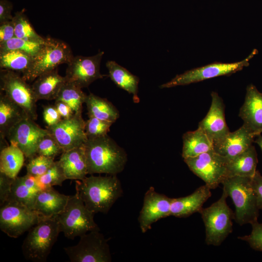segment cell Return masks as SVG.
Masks as SVG:
<instances>
[{
  "label": "cell",
  "mask_w": 262,
  "mask_h": 262,
  "mask_svg": "<svg viewBox=\"0 0 262 262\" xmlns=\"http://www.w3.org/2000/svg\"><path fill=\"white\" fill-rule=\"evenodd\" d=\"M69 196L59 193L53 187L41 190L36 196L33 210L43 217L56 216L64 210Z\"/></svg>",
  "instance_id": "44dd1931"
},
{
  "label": "cell",
  "mask_w": 262,
  "mask_h": 262,
  "mask_svg": "<svg viewBox=\"0 0 262 262\" xmlns=\"http://www.w3.org/2000/svg\"><path fill=\"white\" fill-rule=\"evenodd\" d=\"M251 178L233 176L227 178L222 182L223 190L231 198L234 204V220L240 226L258 221L259 209Z\"/></svg>",
  "instance_id": "277c9868"
},
{
  "label": "cell",
  "mask_w": 262,
  "mask_h": 262,
  "mask_svg": "<svg viewBox=\"0 0 262 262\" xmlns=\"http://www.w3.org/2000/svg\"><path fill=\"white\" fill-rule=\"evenodd\" d=\"M103 54V51H99L92 56H74L67 64L65 76L66 82L82 88L103 78L105 75L100 72V64Z\"/></svg>",
  "instance_id": "5bb4252c"
},
{
  "label": "cell",
  "mask_w": 262,
  "mask_h": 262,
  "mask_svg": "<svg viewBox=\"0 0 262 262\" xmlns=\"http://www.w3.org/2000/svg\"><path fill=\"white\" fill-rule=\"evenodd\" d=\"M34 121L24 118L10 130L7 136L10 144L19 147L28 159L37 154L39 142L49 133L47 129L41 128Z\"/></svg>",
  "instance_id": "9a60e30c"
},
{
  "label": "cell",
  "mask_w": 262,
  "mask_h": 262,
  "mask_svg": "<svg viewBox=\"0 0 262 262\" xmlns=\"http://www.w3.org/2000/svg\"><path fill=\"white\" fill-rule=\"evenodd\" d=\"M172 198L157 192L150 187L145 193L143 204L138 218L143 233L151 229L152 225L170 216Z\"/></svg>",
  "instance_id": "2e32d148"
},
{
  "label": "cell",
  "mask_w": 262,
  "mask_h": 262,
  "mask_svg": "<svg viewBox=\"0 0 262 262\" xmlns=\"http://www.w3.org/2000/svg\"><path fill=\"white\" fill-rule=\"evenodd\" d=\"M84 148L88 174L116 175L127 163L126 151L108 135L87 139Z\"/></svg>",
  "instance_id": "7a4b0ae2"
},
{
  "label": "cell",
  "mask_w": 262,
  "mask_h": 262,
  "mask_svg": "<svg viewBox=\"0 0 262 262\" xmlns=\"http://www.w3.org/2000/svg\"><path fill=\"white\" fill-rule=\"evenodd\" d=\"M40 217L34 210L7 200L0 206V229L9 237L16 238L37 223Z\"/></svg>",
  "instance_id": "30bf717a"
},
{
  "label": "cell",
  "mask_w": 262,
  "mask_h": 262,
  "mask_svg": "<svg viewBox=\"0 0 262 262\" xmlns=\"http://www.w3.org/2000/svg\"><path fill=\"white\" fill-rule=\"evenodd\" d=\"M15 36V28L12 20L0 23V43L6 42Z\"/></svg>",
  "instance_id": "7bdbcfd3"
},
{
  "label": "cell",
  "mask_w": 262,
  "mask_h": 262,
  "mask_svg": "<svg viewBox=\"0 0 262 262\" xmlns=\"http://www.w3.org/2000/svg\"><path fill=\"white\" fill-rule=\"evenodd\" d=\"M66 82L65 77L59 74L57 68L39 76L34 80L32 87L37 100H49L56 99Z\"/></svg>",
  "instance_id": "603a6c76"
},
{
  "label": "cell",
  "mask_w": 262,
  "mask_h": 262,
  "mask_svg": "<svg viewBox=\"0 0 262 262\" xmlns=\"http://www.w3.org/2000/svg\"><path fill=\"white\" fill-rule=\"evenodd\" d=\"M44 43L32 42L14 37L0 43V51L19 50L33 56L38 52Z\"/></svg>",
  "instance_id": "e575fe53"
},
{
  "label": "cell",
  "mask_w": 262,
  "mask_h": 262,
  "mask_svg": "<svg viewBox=\"0 0 262 262\" xmlns=\"http://www.w3.org/2000/svg\"><path fill=\"white\" fill-rule=\"evenodd\" d=\"M251 184L256 196L258 208L262 210V176L258 171H256L251 178Z\"/></svg>",
  "instance_id": "b9f144b4"
},
{
  "label": "cell",
  "mask_w": 262,
  "mask_h": 262,
  "mask_svg": "<svg viewBox=\"0 0 262 262\" xmlns=\"http://www.w3.org/2000/svg\"><path fill=\"white\" fill-rule=\"evenodd\" d=\"M12 9L13 4L10 1L8 0H0V23L13 19Z\"/></svg>",
  "instance_id": "ee69618b"
},
{
  "label": "cell",
  "mask_w": 262,
  "mask_h": 262,
  "mask_svg": "<svg viewBox=\"0 0 262 262\" xmlns=\"http://www.w3.org/2000/svg\"><path fill=\"white\" fill-rule=\"evenodd\" d=\"M75 188L86 207L95 213H107L123 195L120 181L115 175H91L76 180Z\"/></svg>",
  "instance_id": "6da1fadb"
},
{
  "label": "cell",
  "mask_w": 262,
  "mask_h": 262,
  "mask_svg": "<svg viewBox=\"0 0 262 262\" xmlns=\"http://www.w3.org/2000/svg\"><path fill=\"white\" fill-rule=\"evenodd\" d=\"M12 21L14 25L16 37L41 43L45 42V38H43L34 31L23 11L16 12Z\"/></svg>",
  "instance_id": "d6a6232c"
},
{
  "label": "cell",
  "mask_w": 262,
  "mask_h": 262,
  "mask_svg": "<svg viewBox=\"0 0 262 262\" xmlns=\"http://www.w3.org/2000/svg\"><path fill=\"white\" fill-rule=\"evenodd\" d=\"M75 246L65 247L71 262H111L108 241L99 230L91 231L80 237Z\"/></svg>",
  "instance_id": "8fae6325"
},
{
  "label": "cell",
  "mask_w": 262,
  "mask_h": 262,
  "mask_svg": "<svg viewBox=\"0 0 262 262\" xmlns=\"http://www.w3.org/2000/svg\"><path fill=\"white\" fill-rule=\"evenodd\" d=\"M255 136L243 125L229 133L221 141L213 145L214 151L227 159L242 153L252 145Z\"/></svg>",
  "instance_id": "d6986e66"
},
{
  "label": "cell",
  "mask_w": 262,
  "mask_h": 262,
  "mask_svg": "<svg viewBox=\"0 0 262 262\" xmlns=\"http://www.w3.org/2000/svg\"><path fill=\"white\" fill-rule=\"evenodd\" d=\"M54 162V159L36 154L29 159L26 165L27 174L36 178L38 177L43 175Z\"/></svg>",
  "instance_id": "d590c367"
},
{
  "label": "cell",
  "mask_w": 262,
  "mask_h": 262,
  "mask_svg": "<svg viewBox=\"0 0 262 262\" xmlns=\"http://www.w3.org/2000/svg\"><path fill=\"white\" fill-rule=\"evenodd\" d=\"M251 225V233L248 235L238 237V238L247 242L252 249L262 251V224L256 221Z\"/></svg>",
  "instance_id": "f35d334b"
},
{
  "label": "cell",
  "mask_w": 262,
  "mask_h": 262,
  "mask_svg": "<svg viewBox=\"0 0 262 262\" xmlns=\"http://www.w3.org/2000/svg\"><path fill=\"white\" fill-rule=\"evenodd\" d=\"M189 168L211 189L217 188L227 178V159L213 149L184 159Z\"/></svg>",
  "instance_id": "7c38bea8"
},
{
  "label": "cell",
  "mask_w": 262,
  "mask_h": 262,
  "mask_svg": "<svg viewBox=\"0 0 262 262\" xmlns=\"http://www.w3.org/2000/svg\"><path fill=\"white\" fill-rule=\"evenodd\" d=\"M239 115L244 121L243 125L255 137L262 133V93L252 84L246 88L245 101Z\"/></svg>",
  "instance_id": "ac0fdd59"
},
{
  "label": "cell",
  "mask_w": 262,
  "mask_h": 262,
  "mask_svg": "<svg viewBox=\"0 0 262 262\" xmlns=\"http://www.w3.org/2000/svg\"><path fill=\"white\" fill-rule=\"evenodd\" d=\"M14 179L0 172V205L4 204L9 196Z\"/></svg>",
  "instance_id": "ab89813d"
},
{
  "label": "cell",
  "mask_w": 262,
  "mask_h": 262,
  "mask_svg": "<svg viewBox=\"0 0 262 262\" xmlns=\"http://www.w3.org/2000/svg\"><path fill=\"white\" fill-rule=\"evenodd\" d=\"M54 105L63 119L70 118L75 113L69 105L62 101L55 100Z\"/></svg>",
  "instance_id": "f6af8a7d"
},
{
  "label": "cell",
  "mask_w": 262,
  "mask_h": 262,
  "mask_svg": "<svg viewBox=\"0 0 262 262\" xmlns=\"http://www.w3.org/2000/svg\"><path fill=\"white\" fill-rule=\"evenodd\" d=\"M27 117H28L27 115L22 109L0 91V135L1 140L7 137L10 130L19 121Z\"/></svg>",
  "instance_id": "d4e9b609"
},
{
  "label": "cell",
  "mask_w": 262,
  "mask_h": 262,
  "mask_svg": "<svg viewBox=\"0 0 262 262\" xmlns=\"http://www.w3.org/2000/svg\"><path fill=\"white\" fill-rule=\"evenodd\" d=\"M106 66L112 81L119 88L132 94L133 101L138 103L139 78L114 61H108Z\"/></svg>",
  "instance_id": "484cf974"
},
{
  "label": "cell",
  "mask_w": 262,
  "mask_h": 262,
  "mask_svg": "<svg viewBox=\"0 0 262 262\" xmlns=\"http://www.w3.org/2000/svg\"><path fill=\"white\" fill-rule=\"evenodd\" d=\"M87 95L82 88L72 83L66 82L60 90L55 100L66 102L75 113L82 112V104L85 103Z\"/></svg>",
  "instance_id": "1f68e13d"
},
{
  "label": "cell",
  "mask_w": 262,
  "mask_h": 262,
  "mask_svg": "<svg viewBox=\"0 0 262 262\" xmlns=\"http://www.w3.org/2000/svg\"><path fill=\"white\" fill-rule=\"evenodd\" d=\"M212 102L205 117L199 123L201 129L215 144L223 140L230 132L225 117V105L215 92L211 93Z\"/></svg>",
  "instance_id": "e0dca14e"
},
{
  "label": "cell",
  "mask_w": 262,
  "mask_h": 262,
  "mask_svg": "<svg viewBox=\"0 0 262 262\" xmlns=\"http://www.w3.org/2000/svg\"><path fill=\"white\" fill-rule=\"evenodd\" d=\"M113 123L94 117H90L85 121V131L88 139L107 135Z\"/></svg>",
  "instance_id": "8d00e7d4"
},
{
  "label": "cell",
  "mask_w": 262,
  "mask_h": 262,
  "mask_svg": "<svg viewBox=\"0 0 262 262\" xmlns=\"http://www.w3.org/2000/svg\"><path fill=\"white\" fill-rule=\"evenodd\" d=\"M0 90L20 107L29 118H37V98L32 85L14 71L0 69Z\"/></svg>",
  "instance_id": "ba28073f"
},
{
  "label": "cell",
  "mask_w": 262,
  "mask_h": 262,
  "mask_svg": "<svg viewBox=\"0 0 262 262\" xmlns=\"http://www.w3.org/2000/svg\"><path fill=\"white\" fill-rule=\"evenodd\" d=\"M33 56L19 50L0 51V69L25 74L30 68Z\"/></svg>",
  "instance_id": "f546056e"
},
{
  "label": "cell",
  "mask_w": 262,
  "mask_h": 262,
  "mask_svg": "<svg viewBox=\"0 0 262 262\" xmlns=\"http://www.w3.org/2000/svg\"><path fill=\"white\" fill-rule=\"evenodd\" d=\"M74 57L71 48L65 42L48 37L38 52L33 57L31 66L22 76L26 81H33L40 75L68 64Z\"/></svg>",
  "instance_id": "52a82bcc"
},
{
  "label": "cell",
  "mask_w": 262,
  "mask_h": 262,
  "mask_svg": "<svg viewBox=\"0 0 262 262\" xmlns=\"http://www.w3.org/2000/svg\"><path fill=\"white\" fill-rule=\"evenodd\" d=\"M182 156L184 159L194 157L213 149V144L206 134L198 128L188 131L183 136Z\"/></svg>",
  "instance_id": "4316f807"
},
{
  "label": "cell",
  "mask_w": 262,
  "mask_h": 262,
  "mask_svg": "<svg viewBox=\"0 0 262 262\" xmlns=\"http://www.w3.org/2000/svg\"><path fill=\"white\" fill-rule=\"evenodd\" d=\"M61 232L56 216L41 217L29 230L21 248L26 260L44 262Z\"/></svg>",
  "instance_id": "3957f363"
},
{
  "label": "cell",
  "mask_w": 262,
  "mask_h": 262,
  "mask_svg": "<svg viewBox=\"0 0 262 262\" xmlns=\"http://www.w3.org/2000/svg\"><path fill=\"white\" fill-rule=\"evenodd\" d=\"M226 159L227 178L233 176L252 178L257 171V154L252 145L240 154Z\"/></svg>",
  "instance_id": "cb8c5ba5"
},
{
  "label": "cell",
  "mask_w": 262,
  "mask_h": 262,
  "mask_svg": "<svg viewBox=\"0 0 262 262\" xmlns=\"http://www.w3.org/2000/svg\"><path fill=\"white\" fill-rule=\"evenodd\" d=\"M25 155L17 146L10 144L2 148L0 153V172L15 179L22 167Z\"/></svg>",
  "instance_id": "f1b7e54d"
},
{
  "label": "cell",
  "mask_w": 262,
  "mask_h": 262,
  "mask_svg": "<svg viewBox=\"0 0 262 262\" xmlns=\"http://www.w3.org/2000/svg\"><path fill=\"white\" fill-rule=\"evenodd\" d=\"M228 196L223 191L221 197L210 206L199 212L205 227V242L208 245L219 246L232 231L234 213L228 206Z\"/></svg>",
  "instance_id": "8992f818"
},
{
  "label": "cell",
  "mask_w": 262,
  "mask_h": 262,
  "mask_svg": "<svg viewBox=\"0 0 262 262\" xmlns=\"http://www.w3.org/2000/svg\"><path fill=\"white\" fill-rule=\"evenodd\" d=\"M39 192L28 186L22 177H16L13 180L7 200L16 201L33 210L35 198Z\"/></svg>",
  "instance_id": "4dcf8cb0"
},
{
  "label": "cell",
  "mask_w": 262,
  "mask_h": 262,
  "mask_svg": "<svg viewBox=\"0 0 262 262\" xmlns=\"http://www.w3.org/2000/svg\"><path fill=\"white\" fill-rule=\"evenodd\" d=\"M36 178L41 190L55 185L62 186L63 182L67 180L59 161H54L43 175Z\"/></svg>",
  "instance_id": "836d02e7"
},
{
  "label": "cell",
  "mask_w": 262,
  "mask_h": 262,
  "mask_svg": "<svg viewBox=\"0 0 262 262\" xmlns=\"http://www.w3.org/2000/svg\"><path fill=\"white\" fill-rule=\"evenodd\" d=\"M85 103L89 117H94L114 123L119 117L118 111L110 101L93 93L87 95Z\"/></svg>",
  "instance_id": "83f0119b"
},
{
  "label": "cell",
  "mask_w": 262,
  "mask_h": 262,
  "mask_svg": "<svg viewBox=\"0 0 262 262\" xmlns=\"http://www.w3.org/2000/svg\"><path fill=\"white\" fill-rule=\"evenodd\" d=\"M63 152V149L49 132L40 140L36 151L37 154L54 159L56 156Z\"/></svg>",
  "instance_id": "74e56055"
},
{
  "label": "cell",
  "mask_w": 262,
  "mask_h": 262,
  "mask_svg": "<svg viewBox=\"0 0 262 262\" xmlns=\"http://www.w3.org/2000/svg\"><path fill=\"white\" fill-rule=\"evenodd\" d=\"M95 214L76 193L69 196L64 210L56 215L60 232L66 238L74 239L88 232L100 230L94 220Z\"/></svg>",
  "instance_id": "5b68a950"
},
{
  "label": "cell",
  "mask_w": 262,
  "mask_h": 262,
  "mask_svg": "<svg viewBox=\"0 0 262 262\" xmlns=\"http://www.w3.org/2000/svg\"><path fill=\"white\" fill-rule=\"evenodd\" d=\"M257 136L258 137L256 140L255 141V142L258 145L262 151V136L261 134Z\"/></svg>",
  "instance_id": "bcb514c9"
},
{
  "label": "cell",
  "mask_w": 262,
  "mask_h": 262,
  "mask_svg": "<svg viewBox=\"0 0 262 262\" xmlns=\"http://www.w3.org/2000/svg\"><path fill=\"white\" fill-rule=\"evenodd\" d=\"M43 119L48 127L53 126L58 123L62 117L55 105H48L44 107Z\"/></svg>",
  "instance_id": "60d3db41"
},
{
  "label": "cell",
  "mask_w": 262,
  "mask_h": 262,
  "mask_svg": "<svg viewBox=\"0 0 262 262\" xmlns=\"http://www.w3.org/2000/svg\"><path fill=\"white\" fill-rule=\"evenodd\" d=\"M258 53L254 49L244 60L237 62L224 63L215 62L192 69L177 75L170 81L160 86L161 88L185 85L221 76H229L249 65V60Z\"/></svg>",
  "instance_id": "9c48e42d"
},
{
  "label": "cell",
  "mask_w": 262,
  "mask_h": 262,
  "mask_svg": "<svg viewBox=\"0 0 262 262\" xmlns=\"http://www.w3.org/2000/svg\"><path fill=\"white\" fill-rule=\"evenodd\" d=\"M211 195V189L205 184L187 196L172 198L170 216L183 218L199 213Z\"/></svg>",
  "instance_id": "ffe728a7"
},
{
  "label": "cell",
  "mask_w": 262,
  "mask_h": 262,
  "mask_svg": "<svg viewBox=\"0 0 262 262\" xmlns=\"http://www.w3.org/2000/svg\"><path fill=\"white\" fill-rule=\"evenodd\" d=\"M58 161L67 180H82L88 174L84 145L64 151Z\"/></svg>",
  "instance_id": "7402d4cb"
},
{
  "label": "cell",
  "mask_w": 262,
  "mask_h": 262,
  "mask_svg": "<svg viewBox=\"0 0 262 262\" xmlns=\"http://www.w3.org/2000/svg\"><path fill=\"white\" fill-rule=\"evenodd\" d=\"M82 113H75L71 117L62 119L55 125L47 128L63 152L83 145L88 139L85 131V121Z\"/></svg>",
  "instance_id": "4fadbf2b"
}]
</instances>
